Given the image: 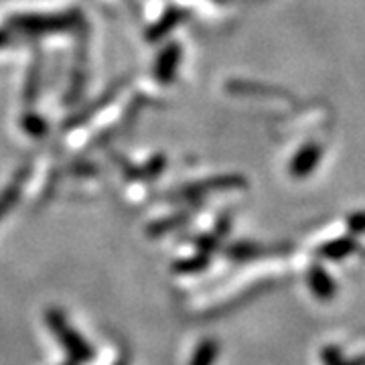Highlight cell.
I'll list each match as a JSON object with an SVG mask.
<instances>
[{
    "label": "cell",
    "instance_id": "3957f363",
    "mask_svg": "<svg viewBox=\"0 0 365 365\" xmlns=\"http://www.w3.org/2000/svg\"><path fill=\"white\" fill-rule=\"evenodd\" d=\"M13 199H14V193L11 191V193H6L4 197H0V217L6 213V209L11 207V203H13Z\"/></svg>",
    "mask_w": 365,
    "mask_h": 365
},
{
    "label": "cell",
    "instance_id": "7a4b0ae2",
    "mask_svg": "<svg viewBox=\"0 0 365 365\" xmlns=\"http://www.w3.org/2000/svg\"><path fill=\"white\" fill-rule=\"evenodd\" d=\"M215 357H217V343L215 339H205L197 347L191 365H213Z\"/></svg>",
    "mask_w": 365,
    "mask_h": 365
},
{
    "label": "cell",
    "instance_id": "6da1fadb",
    "mask_svg": "<svg viewBox=\"0 0 365 365\" xmlns=\"http://www.w3.org/2000/svg\"><path fill=\"white\" fill-rule=\"evenodd\" d=\"M47 325L53 331V335L61 343V347L69 353V357L78 364H88L91 359V349L86 341L79 337L78 333L69 327L66 314L59 311L47 313Z\"/></svg>",
    "mask_w": 365,
    "mask_h": 365
}]
</instances>
